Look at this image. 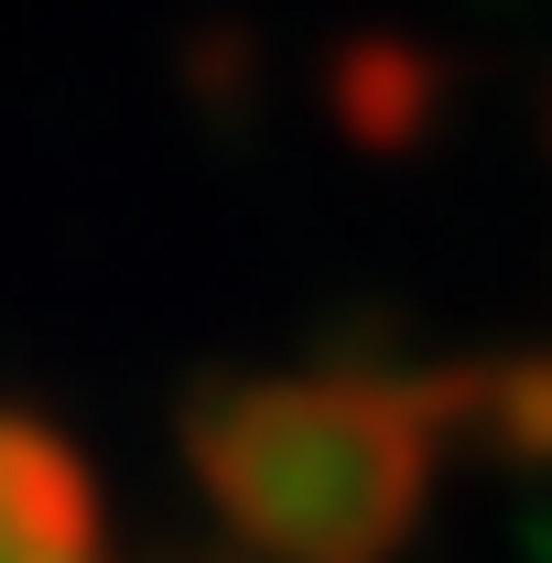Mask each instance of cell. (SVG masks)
Masks as SVG:
<instances>
[{
	"mask_svg": "<svg viewBox=\"0 0 552 563\" xmlns=\"http://www.w3.org/2000/svg\"><path fill=\"white\" fill-rule=\"evenodd\" d=\"M433 433H477L509 466H552V357H487V368H433L412 379Z\"/></svg>",
	"mask_w": 552,
	"mask_h": 563,
	"instance_id": "3",
	"label": "cell"
},
{
	"mask_svg": "<svg viewBox=\"0 0 552 563\" xmlns=\"http://www.w3.org/2000/svg\"><path fill=\"white\" fill-rule=\"evenodd\" d=\"M185 466L217 520L272 563H390L433 498V412L412 379H207L185 401Z\"/></svg>",
	"mask_w": 552,
	"mask_h": 563,
	"instance_id": "1",
	"label": "cell"
},
{
	"mask_svg": "<svg viewBox=\"0 0 552 563\" xmlns=\"http://www.w3.org/2000/svg\"><path fill=\"white\" fill-rule=\"evenodd\" d=\"M0 563H120L87 455L33 412H0Z\"/></svg>",
	"mask_w": 552,
	"mask_h": 563,
	"instance_id": "2",
	"label": "cell"
},
{
	"mask_svg": "<svg viewBox=\"0 0 552 563\" xmlns=\"http://www.w3.org/2000/svg\"><path fill=\"white\" fill-rule=\"evenodd\" d=\"M412 87H433V66L422 55H346L336 66V98H346V120H357V141H412Z\"/></svg>",
	"mask_w": 552,
	"mask_h": 563,
	"instance_id": "4",
	"label": "cell"
}]
</instances>
